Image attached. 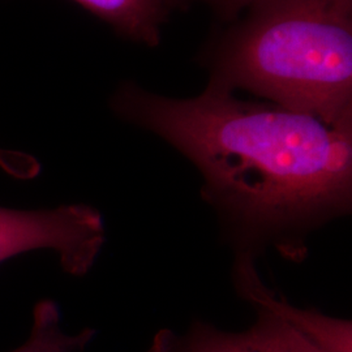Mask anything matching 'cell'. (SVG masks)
<instances>
[{
	"label": "cell",
	"instance_id": "obj_1",
	"mask_svg": "<svg viewBox=\"0 0 352 352\" xmlns=\"http://www.w3.org/2000/svg\"><path fill=\"white\" fill-rule=\"evenodd\" d=\"M111 106L188 158L209 201L250 234L304 231L350 210L352 124L244 101L212 84L193 98L124 84Z\"/></svg>",
	"mask_w": 352,
	"mask_h": 352
},
{
	"label": "cell",
	"instance_id": "obj_3",
	"mask_svg": "<svg viewBox=\"0 0 352 352\" xmlns=\"http://www.w3.org/2000/svg\"><path fill=\"white\" fill-rule=\"evenodd\" d=\"M238 283L257 309L256 322L244 331L228 333L195 322L177 334L164 329L148 352H352L349 321L302 311L266 289L252 266V256L238 261Z\"/></svg>",
	"mask_w": 352,
	"mask_h": 352
},
{
	"label": "cell",
	"instance_id": "obj_4",
	"mask_svg": "<svg viewBox=\"0 0 352 352\" xmlns=\"http://www.w3.org/2000/svg\"><path fill=\"white\" fill-rule=\"evenodd\" d=\"M106 240L101 214L84 204L54 209L0 206V264L29 252H55L65 273L85 276Z\"/></svg>",
	"mask_w": 352,
	"mask_h": 352
},
{
	"label": "cell",
	"instance_id": "obj_5",
	"mask_svg": "<svg viewBox=\"0 0 352 352\" xmlns=\"http://www.w3.org/2000/svg\"><path fill=\"white\" fill-rule=\"evenodd\" d=\"M131 41L155 47L170 8L166 0H74Z\"/></svg>",
	"mask_w": 352,
	"mask_h": 352
},
{
	"label": "cell",
	"instance_id": "obj_2",
	"mask_svg": "<svg viewBox=\"0 0 352 352\" xmlns=\"http://www.w3.org/2000/svg\"><path fill=\"white\" fill-rule=\"evenodd\" d=\"M214 46L209 84L352 124V0H252Z\"/></svg>",
	"mask_w": 352,
	"mask_h": 352
},
{
	"label": "cell",
	"instance_id": "obj_6",
	"mask_svg": "<svg viewBox=\"0 0 352 352\" xmlns=\"http://www.w3.org/2000/svg\"><path fill=\"white\" fill-rule=\"evenodd\" d=\"M0 168L12 177L28 180L39 174L41 164L30 154L0 148Z\"/></svg>",
	"mask_w": 352,
	"mask_h": 352
},
{
	"label": "cell",
	"instance_id": "obj_7",
	"mask_svg": "<svg viewBox=\"0 0 352 352\" xmlns=\"http://www.w3.org/2000/svg\"><path fill=\"white\" fill-rule=\"evenodd\" d=\"M204 3L226 20H236L252 0H166L167 6H182L189 3Z\"/></svg>",
	"mask_w": 352,
	"mask_h": 352
}]
</instances>
